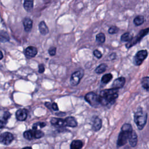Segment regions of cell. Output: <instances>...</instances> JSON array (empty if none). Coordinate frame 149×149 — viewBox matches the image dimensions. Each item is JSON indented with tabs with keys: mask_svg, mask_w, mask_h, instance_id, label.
Returning a JSON list of instances; mask_svg holds the SVG:
<instances>
[{
	"mask_svg": "<svg viewBox=\"0 0 149 149\" xmlns=\"http://www.w3.org/2000/svg\"><path fill=\"white\" fill-rule=\"evenodd\" d=\"M101 126H102L101 119L98 117H95L93 120L92 129L94 131H98L101 128Z\"/></svg>",
	"mask_w": 149,
	"mask_h": 149,
	"instance_id": "13",
	"label": "cell"
},
{
	"mask_svg": "<svg viewBox=\"0 0 149 149\" xmlns=\"http://www.w3.org/2000/svg\"><path fill=\"white\" fill-rule=\"evenodd\" d=\"M149 32V28H147L145 29H143L141 31H140V32L139 33V34L134 38H132V39L129 41V42H127V44H126V46L127 48L132 47V46L136 44H137V42H139L142 38L143 37H144L146 35H147Z\"/></svg>",
	"mask_w": 149,
	"mask_h": 149,
	"instance_id": "4",
	"label": "cell"
},
{
	"mask_svg": "<svg viewBox=\"0 0 149 149\" xmlns=\"http://www.w3.org/2000/svg\"><path fill=\"white\" fill-rule=\"evenodd\" d=\"M105 40V34L102 33H98L96 35V41L99 43H103Z\"/></svg>",
	"mask_w": 149,
	"mask_h": 149,
	"instance_id": "27",
	"label": "cell"
},
{
	"mask_svg": "<svg viewBox=\"0 0 149 149\" xmlns=\"http://www.w3.org/2000/svg\"><path fill=\"white\" fill-rule=\"evenodd\" d=\"M148 53L147 50H140L138 51L135 55L133 59V63L135 65L139 66L141 64L143 61L147 56Z\"/></svg>",
	"mask_w": 149,
	"mask_h": 149,
	"instance_id": "6",
	"label": "cell"
},
{
	"mask_svg": "<svg viewBox=\"0 0 149 149\" xmlns=\"http://www.w3.org/2000/svg\"><path fill=\"white\" fill-rule=\"evenodd\" d=\"M112 79V75L111 73H107L104 75L101 78V82L104 84H107Z\"/></svg>",
	"mask_w": 149,
	"mask_h": 149,
	"instance_id": "25",
	"label": "cell"
},
{
	"mask_svg": "<svg viewBox=\"0 0 149 149\" xmlns=\"http://www.w3.org/2000/svg\"><path fill=\"white\" fill-rule=\"evenodd\" d=\"M118 31H119V29L115 26H112L110 27L109 29H108V33L111 34H115V33H118Z\"/></svg>",
	"mask_w": 149,
	"mask_h": 149,
	"instance_id": "29",
	"label": "cell"
},
{
	"mask_svg": "<svg viewBox=\"0 0 149 149\" xmlns=\"http://www.w3.org/2000/svg\"><path fill=\"white\" fill-rule=\"evenodd\" d=\"M51 123L54 126L59 127H63L66 126L65 119L61 118H53L51 119Z\"/></svg>",
	"mask_w": 149,
	"mask_h": 149,
	"instance_id": "12",
	"label": "cell"
},
{
	"mask_svg": "<svg viewBox=\"0 0 149 149\" xmlns=\"http://www.w3.org/2000/svg\"><path fill=\"white\" fill-rule=\"evenodd\" d=\"M3 56V53L1 51H0V60L2 59Z\"/></svg>",
	"mask_w": 149,
	"mask_h": 149,
	"instance_id": "38",
	"label": "cell"
},
{
	"mask_svg": "<svg viewBox=\"0 0 149 149\" xmlns=\"http://www.w3.org/2000/svg\"><path fill=\"white\" fill-rule=\"evenodd\" d=\"M107 68V66L106 64L101 63L96 68L95 71L97 73H102L106 70Z\"/></svg>",
	"mask_w": 149,
	"mask_h": 149,
	"instance_id": "24",
	"label": "cell"
},
{
	"mask_svg": "<svg viewBox=\"0 0 149 149\" xmlns=\"http://www.w3.org/2000/svg\"><path fill=\"white\" fill-rule=\"evenodd\" d=\"M129 142L130 145L132 147H135L137 143V136L136 132L133 130L129 138Z\"/></svg>",
	"mask_w": 149,
	"mask_h": 149,
	"instance_id": "16",
	"label": "cell"
},
{
	"mask_svg": "<svg viewBox=\"0 0 149 149\" xmlns=\"http://www.w3.org/2000/svg\"><path fill=\"white\" fill-rule=\"evenodd\" d=\"M132 131L133 129L130 124L125 123L123 125L117 140L118 147H121L127 143Z\"/></svg>",
	"mask_w": 149,
	"mask_h": 149,
	"instance_id": "2",
	"label": "cell"
},
{
	"mask_svg": "<svg viewBox=\"0 0 149 149\" xmlns=\"http://www.w3.org/2000/svg\"><path fill=\"white\" fill-rule=\"evenodd\" d=\"M38 28L40 33L42 35H46L49 32L48 28L44 21H42L38 25Z\"/></svg>",
	"mask_w": 149,
	"mask_h": 149,
	"instance_id": "17",
	"label": "cell"
},
{
	"mask_svg": "<svg viewBox=\"0 0 149 149\" xmlns=\"http://www.w3.org/2000/svg\"><path fill=\"white\" fill-rule=\"evenodd\" d=\"M132 38H133V37L131 35V34H130L129 33L127 32V33H124V34H123L122 35L120 40L122 41L129 42V41H130L132 39Z\"/></svg>",
	"mask_w": 149,
	"mask_h": 149,
	"instance_id": "26",
	"label": "cell"
},
{
	"mask_svg": "<svg viewBox=\"0 0 149 149\" xmlns=\"http://www.w3.org/2000/svg\"><path fill=\"white\" fill-rule=\"evenodd\" d=\"M85 100L93 107H97L100 104L99 95H97L93 92L87 93L85 95Z\"/></svg>",
	"mask_w": 149,
	"mask_h": 149,
	"instance_id": "5",
	"label": "cell"
},
{
	"mask_svg": "<svg viewBox=\"0 0 149 149\" xmlns=\"http://www.w3.org/2000/svg\"><path fill=\"white\" fill-rule=\"evenodd\" d=\"M51 108L54 110V111H58V107L56 103H53L51 105Z\"/></svg>",
	"mask_w": 149,
	"mask_h": 149,
	"instance_id": "36",
	"label": "cell"
},
{
	"mask_svg": "<svg viewBox=\"0 0 149 149\" xmlns=\"http://www.w3.org/2000/svg\"><path fill=\"white\" fill-rule=\"evenodd\" d=\"M46 126V123L45 122H38L36 123H34L33 126V129H37V127L40 126L41 128L44 127Z\"/></svg>",
	"mask_w": 149,
	"mask_h": 149,
	"instance_id": "30",
	"label": "cell"
},
{
	"mask_svg": "<svg viewBox=\"0 0 149 149\" xmlns=\"http://www.w3.org/2000/svg\"><path fill=\"white\" fill-rule=\"evenodd\" d=\"M144 22V17L141 15L137 16L133 20V22L135 25L140 26Z\"/></svg>",
	"mask_w": 149,
	"mask_h": 149,
	"instance_id": "21",
	"label": "cell"
},
{
	"mask_svg": "<svg viewBox=\"0 0 149 149\" xmlns=\"http://www.w3.org/2000/svg\"><path fill=\"white\" fill-rule=\"evenodd\" d=\"M141 85L144 89L149 91V77H144L141 79Z\"/></svg>",
	"mask_w": 149,
	"mask_h": 149,
	"instance_id": "23",
	"label": "cell"
},
{
	"mask_svg": "<svg viewBox=\"0 0 149 149\" xmlns=\"http://www.w3.org/2000/svg\"><path fill=\"white\" fill-rule=\"evenodd\" d=\"M118 89L111 88L102 90L99 95L100 103L102 105H107L110 103H113L118 96Z\"/></svg>",
	"mask_w": 149,
	"mask_h": 149,
	"instance_id": "1",
	"label": "cell"
},
{
	"mask_svg": "<svg viewBox=\"0 0 149 149\" xmlns=\"http://www.w3.org/2000/svg\"><path fill=\"white\" fill-rule=\"evenodd\" d=\"M83 147V143L81 140H76L72 141L70 144V148L72 149H80Z\"/></svg>",
	"mask_w": 149,
	"mask_h": 149,
	"instance_id": "19",
	"label": "cell"
},
{
	"mask_svg": "<svg viewBox=\"0 0 149 149\" xmlns=\"http://www.w3.org/2000/svg\"><path fill=\"white\" fill-rule=\"evenodd\" d=\"M37 54V49L33 46H29L25 49V54L27 56L32 58L34 57Z\"/></svg>",
	"mask_w": 149,
	"mask_h": 149,
	"instance_id": "11",
	"label": "cell"
},
{
	"mask_svg": "<svg viewBox=\"0 0 149 149\" xmlns=\"http://www.w3.org/2000/svg\"><path fill=\"white\" fill-rule=\"evenodd\" d=\"M125 78L123 77H120L119 78H117L116 79H115L113 82V84L112 85V88H116V89H119V88H122L125 83Z\"/></svg>",
	"mask_w": 149,
	"mask_h": 149,
	"instance_id": "10",
	"label": "cell"
},
{
	"mask_svg": "<svg viewBox=\"0 0 149 149\" xmlns=\"http://www.w3.org/2000/svg\"><path fill=\"white\" fill-rule=\"evenodd\" d=\"M23 26L26 31H29L32 28L33 21L29 17H25L23 20Z\"/></svg>",
	"mask_w": 149,
	"mask_h": 149,
	"instance_id": "15",
	"label": "cell"
},
{
	"mask_svg": "<svg viewBox=\"0 0 149 149\" xmlns=\"http://www.w3.org/2000/svg\"><path fill=\"white\" fill-rule=\"evenodd\" d=\"M45 105L47 106V107H48V108H51V104L50 103V102H45Z\"/></svg>",
	"mask_w": 149,
	"mask_h": 149,
	"instance_id": "37",
	"label": "cell"
},
{
	"mask_svg": "<svg viewBox=\"0 0 149 149\" xmlns=\"http://www.w3.org/2000/svg\"><path fill=\"white\" fill-rule=\"evenodd\" d=\"M44 70H45V68H44V65L40 64L38 65V72L40 73H42L44 72Z\"/></svg>",
	"mask_w": 149,
	"mask_h": 149,
	"instance_id": "35",
	"label": "cell"
},
{
	"mask_svg": "<svg viewBox=\"0 0 149 149\" xmlns=\"http://www.w3.org/2000/svg\"><path fill=\"white\" fill-rule=\"evenodd\" d=\"M23 136L24 137L27 139V140H32L33 139H34L33 137V132L31 130H27L25 131L23 133Z\"/></svg>",
	"mask_w": 149,
	"mask_h": 149,
	"instance_id": "28",
	"label": "cell"
},
{
	"mask_svg": "<svg viewBox=\"0 0 149 149\" xmlns=\"http://www.w3.org/2000/svg\"><path fill=\"white\" fill-rule=\"evenodd\" d=\"M65 125L67 126L74 127L77 126V123L75 118L72 116H69V117L66 118L65 119Z\"/></svg>",
	"mask_w": 149,
	"mask_h": 149,
	"instance_id": "14",
	"label": "cell"
},
{
	"mask_svg": "<svg viewBox=\"0 0 149 149\" xmlns=\"http://www.w3.org/2000/svg\"><path fill=\"white\" fill-rule=\"evenodd\" d=\"M31 130H32V132H33V137L34 139H40V138L43 137L44 135V133L42 131L40 130L32 129Z\"/></svg>",
	"mask_w": 149,
	"mask_h": 149,
	"instance_id": "22",
	"label": "cell"
},
{
	"mask_svg": "<svg viewBox=\"0 0 149 149\" xmlns=\"http://www.w3.org/2000/svg\"><path fill=\"white\" fill-rule=\"evenodd\" d=\"M84 73V70L82 69L77 70L74 72L73 73H72L70 77V83L71 85L72 86L77 85L79 83L81 78L83 77Z\"/></svg>",
	"mask_w": 149,
	"mask_h": 149,
	"instance_id": "7",
	"label": "cell"
},
{
	"mask_svg": "<svg viewBox=\"0 0 149 149\" xmlns=\"http://www.w3.org/2000/svg\"><path fill=\"white\" fill-rule=\"evenodd\" d=\"M27 116V111L26 109H19L16 112V117L19 121L24 120Z\"/></svg>",
	"mask_w": 149,
	"mask_h": 149,
	"instance_id": "9",
	"label": "cell"
},
{
	"mask_svg": "<svg viewBox=\"0 0 149 149\" xmlns=\"http://www.w3.org/2000/svg\"><path fill=\"white\" fill-rule=\"evenodd\" d=\"M147 119V113L145 112L142 108H139L135 112L134 115V120L138 129L141 130L146 124Z\"/></svg>",
	"mask_w": 149,
	"mask_h": 149,
	"instance_id": "3",
	"label": "cell"
},
{
	"mask_svg": "<svg viewBox=\"0 0 149 149\" xmlns=\"http://www.w3.org/2000/svg\"><path fill=\"white\" fill-rule=\"evenodd\" d=\"M10 116H11V114L10 113V112H9L8 111H6V112H4L2 118L5 119L6 120H8L10 118Z\"/></svg>",
	"mask_w": 149,
	"mask_h": 149,
	"instance_id": "34",
	"label": "cell"
},
{
	"mask_svg": "<svg viewBox=\"0 0 149 149\" xmlns=\"http://www.w3.org/2000/svg\"><path fill=\"white\" fill-rule=\"evenodd\" d=\"M94 55L95 57H97V58H101L102 57V53L99 51L98 49H95L94 51Z\"/></svg>",
	"mask_w": 149,
	"mask_h": 149,
	"instance_id": "33",
	"label": "cell"
},
{
	"mask_svg": "<svg viewBox=\"0 0 149 149\" xmlns=\"http://www.w3.org/2000/svg\"><path fill=\"white\" fill-rule=\"evenodd\" d=\"M56 48L55 47H51L49 50H48V52H49V54L51 56H54L56 54Z\"/></svg>",
	"mask_w": 149,
	"mask_h": 149,
	"instance_id": "32",
	"label": "cell"
},
{
	"mask_svg": "<svg viewBox=\"0 0 149 149\" xmlns=\"http://www.w3.org/2000/svg\"><path fill=\"white\" fill-rule=\"evenodd\" d=\"M9 36L6 31L3 30H0V41L5 42L9 41Z\"/></svg>",
	"mask_w": 149,
	"mask_h": 149,
	"instance_id": "20",
	"label": "cell"
},
{
	"mask_svg": "<svg viewBox=\"0 0 149 149\" xmlns=\"http://www.w3.org/2000/svg\"><path fill=\"white\" fill-rule=\"evenodd\" d=\"M13 134L9 132H5L0 136V142L5 145H8L13 140Z\"/></svg>",
	"mask_w": 149,
	"mask_h": 149,
	"instance_id": "8",
	"label": "cell"
},
{
	"mask_svg": "<svg viewBox=\"0 0 149 149\" xmlns=\"http://www.w3.org/2000/svg\"><path fill=\"white\" fill-rule=\"evenodd\" d=\"M23 6L27 12H31L33 8V0H24Z\"/></svg>",
	"mask_w": 149,
	"mask_h": 149,
	"instance_id": "18",
	"label": "cell"
},
{
	"mask_svg": "<svg viewBox=\"0 0 149 149\" xmlns=\"http://www.w3.org/2000/svg\"><path fill=\"white\" fill-rule=\"evenodd\" d=\"M7 122H8V120H6L3 118H2V119H0V129L5 127Z\"/></svg>",
	"mask_w": 149,
	"mask_h": 149,
	"instance_id": "31",
	"label": "cell"
}]
</instances>
